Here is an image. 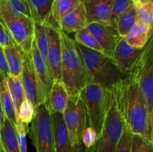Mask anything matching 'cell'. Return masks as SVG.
I'll return each instance as SVG.
<instances>
[{"mask_svg": "<svg viewBox=\"0 0 153 152\" xmlns=\"http://www.w3.org/2000/svg\"><path fill=\"white\" fill-rule=\"evenodd\" d=\"M87 28L102 48L103 53L109 58H113L114 52L120 37L117 31L110 25L100 22L88 23Z\"/></svg>", "mask_w": 153, "mask_h": 152, "instance_id": "13", "label": "cell"}, {"mask_svg": "<svg viewBox=\"0 0 153 152\" xmlns=\"http://www.w3.org/2000/svg\"><path fill=\"white\" fill-rule=\"evenodd\" d=\"M77 46L91 82L111 92L117 84L127 76L119 69L112 58L102 52L88 49L79 43Z\"/></svg>", "mask_w": 153, "mask_h": 152, "instance_id": "3", "label": "cell"}, {"mask_svg": "<svg viewBox=\"0 0 153 152\" xmlns=\"http://www.w3.org/2000/svg\"><path fill=\"white\" fill-rule=\"evenodd\" d=\"M134 4L133 0H114L109 25L117 30V22L121 15Z\"/></svg>", "mask_w": 153, "mask_h": 152, "instance_id": "30", "label": "cell"}, {"mask_svg": "<svg viewBox=\"0 0 153 152\" xmlns=\"http://www.w3.org/2000/svg\"><path fill=\"white\" fill-rule=\"evenodd\" d=\"M137 21L134 4L128 10L123 13L117 22V31L120 37H126Z\"/></svg>", "mask_w": 153, "mask_h": 152, "instance_id": "25", "label": "cell"}, {"mask_svg": "<svg viewBox=\"0 0 153 152\" xmlns=\"http://www.w3.org/2000/svg\"><path fill=\"white\" fill-rule=\"evenodd\" d=\"M10 73L15 77H20L23 62L24 52L17 44L4 48Z\"/></svg>", "mask_w": 153, "mask_h": 152, "instance_id": "23", "label": "cell"}, {"mask_svg": "<svg viewBox=\"0 0 153 152\" xmlns=\"http://www.w3.org/2000/svg\"><path fill=\"white\" fill-rule=\"evenodd\" d=\"M34 23L45 24L49 21L53 0H27Z\"/></svg>", "mask_w": 153, "mask_h": 152, "instance_id": "21", "label": "cell"}, {"mask_svg": "<svg viewBox=\"0 0 153 152\" xmlns=\"http://www.w3.org/2000/svg\"><path fill=\"white\" fill-rule=\"evenodd\" d=\"M46 25L48 26L49 32V47L46 62L53 78V81L61 80L62 50L60 35L61 29L50 18Z\"/></svg>", "mask_w": 153, "mask_h": 152, "instance_id": "11", "label": "cell"}, {"mask_svg": "<svg viewBox=\"0 0 153 152\" xmlns=\"http://www.w3.org/2000/svg\"><path fill=\"white\" fill-rule=\"evenodd\" d=\"M69 93L61 80H54L49 95V102L52 113H64L67 102Z\"/></svg>", "mask_w": 153, "mask_h": 152, "instance_id": "18", "label": "cell"}, {"mask_svg": "<svg viewBox=\"0 0 153 152\" xmlns=\"http://www.w3.org/2000/svg\"><path fill=\"white\" fill-rule=\"evenodd\" d=\"M137 20L153 28V3L148 0L133 1Z\"/></svg>", "mask_w": 153, "mask_h": 152, "instance_id": "28", "label": "cell"}, {"mask_svg": "<svg viewBox=\"0 0 153 152\" xmlns=\"http://www.w3.org/2000/svg\"><path fill=\"white\" fill-rule=\"evenodd\" d=\"M79 152H85V147L83 145L79 146Z\"/></svg>", "mask_w": 153, "mask_h": 152, "instance_id": "40", "label": "cell"}, {"mask_svg": "<svg viewBox=\"0 0 153 152\" xmlns=\"http://www.w3.org/2000/svg\"><path fill=\"white\" fill-rule=\"evenodd\" d=\"M36 107L31 101L25 98L19 107L18 112V118L22 123L28 125L32 122L35 114Z\"/></svg>", "mask_w": 153, "mask_h": 152, "instance_id": "33", "label": "cell"}, {"mask_svg": "<svg viewBox=\"0 0 153 152\" xmlns=\"http://www.w3.org/2000/svg\"><path fill=\"white\" fill-rule=\"evenodd\" d=\"M30 135L37 152H55L52 115L49 102L36 107Z\"/></svg>", "mask_w": 153, "mask_h": 152, "instance_id": "7", "label": "cell"}, {"mask_svg": "<svg viewBox=\"0 0 153 152\" xmlns=\"http://www.w3.org/2000/svg\"><path fill=\"white\" fill-rule=\"evenodd\" d=\"M79 95L86 112L88 126L92 127L99 135L110 105L112 93L100 85L91 82L84 87Z\"/></svg>", "mask_w": 153, "mask_h": 152, "instance_id": "4", "label": "cell"}, {"mask_svg": "<svg viewBox=\"0 0 153 152\" xmlns=\"http://www.w3.org/2000/svg\"><path fill=\"white\" fill-rule=\"evenodd\" d=\"M55 152H79V146L70 139L62 113H52Z\"/></svg>", "mask_w": 153, "mask_h": 152, "instance_id": "14", "label": "cell"}, {"mask_svg": "<svg viewBox=\"0 0 153 152\" xmlns=\"http://www.w3.org/2000/svg\"><path fill=\"white\" fill-rule=\"evenodd\" d=\"M20 77L26 99L31 101L35 107L43 103L48 102L45 99L37 79L31 53L24 52Z\"/></svg>", "mask_w": 153, "mask_h": 152, "instance_id": "10", "label": "cell"}, {"mask_svg": "<svg viewBox=\"0 0 153 152\" xmlns=\"http://www.w3.org/2000/svg\"><path fill=\"white\" fill-rule=\"evenodd\" d=\"M6 81H7L9 92L11 95V98L14 103L18 114L19 107L22 101L25 99V92H24L23 86H22L21 77H15V76L10 75L8 77H6Z\"/></svg>", "mask_w": 153, "mask_h": 152, "instance_id": "26", "label": "cell"}, {"mask_svg": "<svg viewBox=\"0 0 153 152\" xmlns=\"http://www.w3.org/2000/svg\"><path fill=\"white\" fill-rule=\"evenodd\" d=\"M124 128L125 123L112 94L101 132L95 145L91 148H87L88 152H115Z\"/></svg>", "mask_w": 153, "mask_h": 152, "instance_id": "6", "label": "cell"}, {"mask_svg": "<svg viewBox=\"0 0 153 152\" xmlns=\"http://www.w3.org/2000/svg\"><path fill=\"white\" fill-rule=\"evenodd\" d=\"M111 93L128 131L152 141V122L147 104L137 82L126 76Z\"/></svg>", "mask_w": 153, "mask_h": 152, "instance_id": "1", "label": "cell"}, {"mask_svg": "<svg viewBox=\"0 0 153 152\" xmlns=\"http://www.w3.org/2000/svg\"><path fill=\"white\" fill-rule=\"evenodd\" d=\"M98 134L92 127L87 126L82 137V144L85 148H91L95 145Z\"/></svg>", "mask_w": 153, "mask_h": 152, "instance_id": "36", "label": "cell"}, {"mask_svg": "<svg viewBox=\"0 0 153 152\" xmlns=\"http://www.w3.org/2000/svg\"><path fill=\"white\" fill-rule=\"evenodd\" d=\"M17 131L18 142H19V152H27V138L26 134L28 132V125L22 123L19 119L16 125Z\"/></svg>", "mask_w": 153, "mask_h": 152, "instance_id": "34", "label": "cell"}, {"mask_svg": "<svg viewBox=\"0 0 153 152\" xmlns=\"http://www.w3.org/2000/svg\"><path fill=\"white\" fill-rule=\"evenodd\" d=\"M0 73L5 78L10 75L8 64H7V58H6V55L4 51V48L1 46H0Z\"/></svg>", "mask_w": 153, "mask_h": 152, "instance_id": "38", "label": "cell"}, {"mask_svg": "<svg viewBox=\"0 0 153 152\" xmlns=\"http://www.w3.org/2000/svg\"><path fill=\"white\" fill-rule=\"evenodd\" d=\"M0 139L4 152H19L16 126L7 118L0 126Z\"/></svg>", "mask_w": 153, "mask_h": 152, "instance_id": "19", "label": "cell"}, {"mask_svg": "<svg viewBox=\"0 0 153 152\" xmlns=\"http://www.w3.org/2000/svg\"><path fill=\"white\" fill-rule=\"evenodd\" d=\"M137 1V0H133V1Z\"/></svg>", "mask_w": 153, "mask_h": 152, "instance_id": "46", "label": "cell"}, {"mask_svg": "<svg viewBox=\"0 0 153 152\" xmlns=\"http://www.w3.org/2000/svg\"><path fill=\"white\" fill-rule=\"evenodd\" d=\"M131 152H153V142L138 134H131Z\"/></svg>", "mask_w": 153, "mask_h": 152, "instance_id": "32", "label": "cell"}, {"mask_svg": "<svg viewBox=\"0 0 153 152\" xmlns=\"http://www.w3.org/2000/svg\"><path fill=\"white\" fill-rule=\"evenodd\" d=\"M137 82L147 104L152 122L153 112V29L149 40L142 49L132 69L128 75Z\"/></svg>", "mask_w": 153, "mask_h": 152, "instance_id": "5", "label": "cell"}, {"mask_svg": "<svg viewBox=\"0 0 153 152\" xmlns=\"http://www.w3.org/2000/svg\"><path fill=\"white\" fill-rule=\"evenodd\" d=\"M6 118L5 113H4V110H3L2 105H1V101H0V126L2 125V123L4 122V119Z\"/></svg>", "mask_w": 153, "mask_h": 152, "instance_id": "39", "label": "cell"}, {"mask_svg": "<svg viewBox=\"0 0 153 152\" xmlns=\"http://www.w3.org/2000/svg\"><path fill=\"white\" fill-rule=\"evenodd\" d=\"M1 149L2 148H0V152H1Z\"/></svg>", "mask_w": 153, "mask_h": 152, "instance_id": "45", "label": "cell"}, {"mask_svg": "<svg viewBox=\"0 0 153 152\" xmlns=\"http://www.w3.org/2000/svg\"><path fill=\"white\" fill-rule=\"evenodd\" d=\"M85 8L88 23L100 22L108 25L114 0H81Z\"/></svg>", "mask_w": 153, "mask_h": 152, "instance_id": "15", "label": "cell"}, {"mask_svg": "<svg viewBox=\"0 0 153 152\" xmlns=\"http://www.w3.org/2000/svg\"><path fill=\"white\" fill-rule=\"evenodd\" d=\"M62 50L61 81L70 95H78L91 80L86 69L77 43L67 33L60 31Z\"/></svg>", "mask_w": 153, "mask_h": 152, "instance_id": "2", "label": "cell"}, {"mask_svg": "<svg viewBox=\"0 0 153 152\" xmlns=\"http://www.w3.org/2000/svg\"><path fill=\"white\" fill-rule=\"evenodd\" d=\"M0 101L5 113L6 118H7L16 126L19 119L17 112L9 92L6 78L1 73H0Z\"/></svg>", "mask_w": 153, "mask_h": 152, "instance_id": "22", "label": "cell"}, {"mask_svg": "<svg viewBox=\"0 0 153 152\" xmlns=\"http://www.w3.org/2000/svg\"><path fill=\"white\" fill-rule=\"evenodd\" d=\"M75 41L88 49L103 53L102 48L87 27L75 33Z\"/></svg>", "mask_w": 153, "mask_h": 152, "instance_id": "29", "label": "cell"}, {"mask_svg": "<svg viewBox=\"0 0 153 152\" xmlns=\"http://www.w3.org/2000/svg\"><path fill=\"white\" fill-rule=\"evenodd\" d=\"M88 25L86 11L82 2L74 10L62 18L59 23L61 31L65 33H76Z\"/></svg>", "mask_w": 153, "mask_h": 152, "instance_id": "17", "label": "cell"}, {"mask_svg": "<svg viewBox=\"0 0 153 152\" xmlns=\"http://www.w3.org/2000/svg\"><path fill=\"white\" fill-rule=\"evenodd\" d=\"M16 44L4 22L0 19V46L3 48Z\"/></svg>", "mask_w": 153, "mask_h": 152, "instance_id": "37", "label": "cell"}, {"mask_svg": "<svg viewBox=\"0 0 153 152\" xmlns=\"http://www.w3.org/2000/svg\"><path fill=\"white\" fill-rule=\"evenodd\" d=\"M34 40L36 46L46 61L48 55V47H49L48 26L45 24L34 23Z\"/></svg>", "mask_w": 153, "mask_h": 152, "instance_id": "27", "label": "cell"}, {"mask_svg": "<svg viewBox=\"0 0 153 152\" xmlns=\"http://www.w3.org/2000/svg\"><path fill=\"white\" fill-rule=\"evenodd\" d=\"M81 3V0H53L50 19L59 28L62 18L79 7Z\"/></svg>", "mask_w": 153, "mask_h": 152, "instance_id": "24", "label": "cell"}, {"mask_svg": "<svg viewBox=\"0 0 153 152\" xmlns=\"http://www.w3.org/2000/svg\"><path fill=\"white\" fill-rule=\"evenodd\" d=\"M1 152H4V151H3V149H1Z\"/></svg>", "mask_w": 153, "mask_h": 152, "instance_id": "44", "label": "cell"}, {"mask_svg": "<svg viewBox=\"0 0 153 152\" xmlns=\"http://www.w3.org/2000/svg\"><path fill=\"white\" fill-rule=\"evenodd\" d=\"M63 116L71 141L76 145H81L82 134L88 126V122L80 95H69L68 102Z\"/></svg>", "mask_w": 153, "mask_h": 152, "instance_id": "9", "label": "cell"}, {"mask_svg": "<svg viewBox=\"0 0 153 152\" xmlns=\"http://www.w3.org/2000/svg\"><path fill=\"white\" fill-rule=\"evenodd\" d=\"M152 29L151 26L137 20L125 39L132 47L142 49L149 40Z\"/></svg>", "mask_w": 153, "mask_h": 152, "instance_id": "20", "label": "cell"}, {"mask_svg": "<svg viewBox=\"0 0 153 152\" xmlns=\"http://www.w3.org/2000/svg\"><path fill=\"white\" fill-rule=\"evenodd\" d=\"M148 1H152V2L153 3V0H148Z\"/></svg>", "mask_w": 153, "mask_h": 152, "instance_id": "43", "label": "cell"}, {"mask_svg": "<svg viewBox=\"0 0 153 152\" xmlns=\"http://www.w3.org/2000/svg\"><path fill=\"white\" fill-rule=\"evenodd\" d=\"M142 49L132 47L127 43L125 37H120L112 59L119 69L128 75L141 53Z\"/></svg>", "mask_w": 153, "mask_h": 152, "instance_id": "12", "label": "cell"}, {"mask_svg": "<svg viewBox=\"0 0 153 152\" xmlns=\"http://www.w3.org/2000/svg\"><path fill=\"white\" fill-rule=\"evenodd\" d=\"M115 152H131V133L126 125Z\"/></svg>", "mask_w": 153, "mask_h": 152, "instance_id": "35", "label": "cell"}, {"mask_svg": "<svg viewBox=\"0 0 153 152\" xmlns=\"http://www.w3.org/2000/svg\"><path fill=\"white\" fill-rule=\"evenodd\" d=\"M31 58H32L33 63H34V69L37 79L40 83L42 92L45 97L46 101H49V95L53 83V78L52 77L49 66L46 60L43 58L41 54L36 46L35 43H33L32 49H31Z\"/></svg>", "mask_w": 153, "mask_h": 152, "instance_id": "16", "label": "cell"}, {"mask_svg": "<svg viewBox=\"0 0 153 152\" xmlns=\"http://www.w3.org/2000/svg\"><path fill=\"white\" fill-rule=\"evenodd\" d=\"M0 148H2V147H1V139H0Z\"/></svg>", "mask_w": 153, "mask_h": 152, "instance_id": "42", "label": "cell"}, {"mask_svg": "<svg viewBox=\"0 0 153 152\" xmlns=\"http://www.w3.org/2000/svg\"><path fill=\"white\" fill-rule=\"evenodd\" d=\"M5 7L15 14H20L31 18L27 0H0Z\"/></svg>", "mask_w": 153, "mask_h": 152, "instance_id": "31", "label": "cell"}, {"mask_svg": "<svg viewBox=\"0 0 153 152\" xmlns=\"http://www.w3.org/2000/svg\"><path fill=\"white\" fill-rule=\"evenodd\" d=\"M152 142H153V112H152Z\"/></svg>", "mask_w": 153, "mask_h": 152, "instance_id": "41", "label": "cell"}, {"mask_svg": "<svg viewBox=\"0 0 153 152\" xmlns=\"http://www.w3.org/2000/svg\"><path fill=\"white\" fill-rule=\"evenodd\" d=\"M0 19L4 22L16 44L25 53H31L34 43V22L29 17L10 12L0 1Z\"/></svg>", "mask_w": 153, "mask_h": 152, "instance_id": "8", "label": "cell"}]
</instances>
